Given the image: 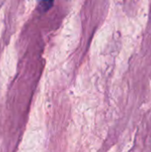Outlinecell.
Segmentation results:
<instances>
[{
  "label": "cell",
  "instance_id": "cell-1",
  "mask_svg": "<svg viewBox=\"0 0 151 152\" xmlns=\"http://www.w3.org/2000/svg\"><path fill=\"white\" fill-rule=\"evenodd\" d=\"M54 0H36L37 8L41 12H45L49 11L53 5Z\"/></svg>",
  "mask_w": 151,
  "mask_h": 152
}]
</instances>
